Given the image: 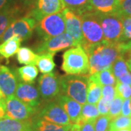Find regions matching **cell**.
Listing matches in <instances>:
<instances>
[{
  "mask_svg": "<svg viewBox=\"0 0 131 131\" xmlns=\"http://www.w3.org/2000/svg\"><path fill=\"white\" fill-rule=\"evenodd\" d=\"M21 42L22 41L17 37H13L0 43V56L6 59H9L15 56L20 49Z\"/></svg>",
  "mask_w": 131,
  "mask_h": 131,
  "instance_id": "obj_20",
  "label": "cell"
},
{
  "mask_svg": "<svg viewBox=\"0 0 131 131\" xmlns=\"http://www.w3.org/2000/svg\"><path fill=\"white\" fill-rule=\"evenodd\" d=\"M82 31L83 40L81 47L83 49L102 42L104 40L103 33L98 20L96 12H90L81 15Z\"/></svg>",
  "mask_w": 131,
  "mask_h": 131,
  "instance_id": "obj_4",
  "label": "cell"
},
{
  "mask_svg": "<svg viewBox=\"0 0 131 131\" xmlns=\"http://www.w3.org/2000/svg\"><path fill=\"white\" fill-rule=\"evenodd\" d=\"M5 98L3 97L2 94V93L0 92V105H5Z\"/></svg>",
  "mask_w": 131,
  "mask_h": 131,
  "instance_id": "obj_45",
  "label": "cell"
},
{
  "mask_svg": "<svg viewBox=\"0 0 131 131\" xmlns=\"http://www.w3.org/2000/svg\"><path fill=\"white\" fill-rule=\"evenodd\" d=\"M62 13L65 21L66 33L72 38L74 42L75 47L81 46L83 37L82 31V20L80 16L66 8L62 10Z\"/></svg>",
  "mask_w": 131,
  "mask_h": 131,
  "instance_id": "obj_11",
  "label": "cell"
},
{
  "mask_svg": "<svg viewBox=\"0 0 131 131\" xmlns=\"http://www.w3.org/2000/svg\"><path fill=\"white\" fill-rule=\"evenodd\" d=\"M120 56L125 60L127 66L131 71V41L120 42Z\"/></svg>",
  "mask_w": 131,
  "mask_h": 131,
  "instance_id": "obj_34",
  "label": "cell"
},
{
  "mask_svg": "<svg viewBox=\"0 0 131 131\" xmlns=\"http://www.w3.org/2000/svg\"><path fill=\"white\" fill-rule=\"evenodd\" d=\"M122 37L121 42H126L131 41V16H124L122 15Z\"/></svg>",
  "mask_w": 131,
  "mask_h": 131,
  "instance_id": "obj_33",
  "label": "cell"
},
{
  "mask_svg": "<svg viewBox=\"0 0 131 131\" xmlns=\"http://www.w3.org/2000/svg\"><path fill=\"white\" fill-rule=\"evenodd\" d=\"M20 13V8L18 6H8L5 9L0 11V38L2 37L11 24L18 19Z\"/></svg>",
  "mask_w": 131,
  "mask_h": 131,
  "instance_id": "obj_19",
  "label": "cell"
},
{
  "mask_svg": "<svg viewBox=\"0 0 131 131\" xmlns=\"http://www.w3.org/2000/svg\"><path fill=\"white\" fill-rule=\"evenodd\" d=\"M20 1L26 7L34 6L35 4V2H36V0H20Z\"/></svg>",
  "mask_w": 131,
  "mask_h": 131,
  "instance_id": "obj_42",
  "label": "cell"
},
{
  "mask_svg": "<svg viewBox=\"0 0 131 131\" xmlns=\"http://www.w3.org/2000/svg\"><path fill=\"white\" fill-rule=\"evenodd\" d=\"M93 122L94 121H84L79 119V120L74 125L80 131H95Z\"/></svg>",
  "mask_w": 131,
  "mask_h": 131,
  "instance_id": "obj_38",
  "label": "cell"
},
{
  "mask_svg": "<svg viewBox=\"0 0 131 131\" xmlns=\"http://www.w3.org/2000/svg\"><path fill=\"white\" fill-rule=\"evenodd\" d=\"M9 0H0V11L8 7Z\"/></svg>",
  "mask_w": 131,
  "mask_h": 131,
  "instance_id": "obj_43",
  "label": "cell"
},
{
  "mask_svg": "<svg viewBox=\"0 0 131 131\" xmlns=\"http://www.w3.org/2000/svg\"><path fill=\"white\" fill-rule=\"evenodd\" d=\"M121 115L125 117H131V98L125 99L123 101Z\"/></svg>",
  "mask_w": 131,
  "mask_h": 131,
  "instance_id": "obj_40",
  "label": "cell"
},
{
  "mask_svg": "<svg viewBox=\"0 0 131 131\" xmlns=\"http://www.w3.org/2000/svg\"><path fill=\"white\" fill-rule=\"evenodd\" d=\"M18 78L14 72L5 66L0 65V92L5 99L15 95Z\"/></svg>",
  "mask_w": 131,
  "mask_h": 131,
  "instance_id": "obj_15",
  "label": "cell"
},
{
  "mask_svg": "<svg viewBox=\"0 0 131 131\" xmlns=\"http://www.w3.org/2000/svg\"><path fill=\"white\" fill-rule=\"evenodd\" d=\"M62 70L67 75H84L89 72V58L81 46L71 48L63 56Z\"/></svg>",
  "mask_w": 131,
  "mask_h": 131,
  "instance_id": "obj_3",
  "label": "cell"
},
{
  "mask_svg": "<svg viewBox=\"0 0 131 131\" xmlns=\"http://www.w3.org/2000/svg\"><path fill=\"white\" fill-rule=\"evenodd\" d=\"M84 50L89 58V76L111 68L121 53L120 42L111 43L105 40Z\"/></svg>",
  "mask_w": 131,
  "mask_h": 131,
  "instance_id": "obj_1",
  "label": "cell"
},
{
  "mask_svg": "<svg viewBox=\"0 0 131 131\" xmlns=\"http://www.w3.org/2000/svg\"><path fill=\"white\" fill-rule=\"evenodd\" d=\"M5 117L17 119L28 120L36 112V108L19 100L15 95L5 99Z\"/></svg>",
  "mask_w": 131,
  "mask_h": 131,
  "instance_id": "obj_8",
  "label": "cell"
},
{
  "mask_svg": "<svg viewBox=\"0 0 131 131\" xmlns=\"http://www.w3.org/2000/svg\"><path fill=\"white\" fill-rule=\"evenodd\" d=\"M15 96L35 108H37L40 103L39 92L32 84L22 82H18L15 93Z\"/></svg>",
  "mask_w": 131,
  "mask_h": 131,
  "instance_id": "obj_14",
  "label": "cell"
},
{
  "mask_svg": "<svg viewBox=\"0 0 131 131\" xmlns=\"http://www.w3.org/2000/svg\"><path fill=\"white\" fill-rule=\"evenodd\" d=\"M38 74L39 71L35 65H26L18 69V74L20 80L28 84H32Z\"/></svg>",
  "mask_w": 131,
  "mask_h": 131,
  "instance_id": "obj_26",
  "label": "cell"
},
{
  "mask_svg": "<svg viewBox=\"0 0 131 131\" xmlns=\"http://www.w3.org/2000/svg\"><path fill=\"white\" fill-rule=\"evenodd\" d=\"M71 131H80V130L77 129V126L75 125L74 124H73V126H72V128H71Z\"/></svg>",
  "mask_w": 131,
  "mask_h": 131,
  "instance_id": "obj_47",
  "label": "cell"
},
{
  "mask_svg": "<svg viewBox=\"0 0 131 131\" xmlns=\"http://www.w3.org/2000/svg\"><path fill=\"white\" fill-rule=\"evenodd\" d=\"M61 92L81 105L87 103L89 75H66L60 77Z\"/></svg>",
  "mask_w": 131,
  "mask_h": 131,
  "instance_id": "obj_2",
  "label": "cell"
},
{
  "mask_svg": "<svg viewBox=\"0 0 131 131\" xmlns=\"http://www.w3.org/2000/svg\"><path fill=\"white\" fill-rule=\"evenodd\" d=\"M63 9L61 0H36L34 8L27 16L34 18L38 22L45 16L60 13Z\"/></svg>",
  "mask_w": 131,
  "mask_h": 131,
  "instance_id": "obj_12",
  "label": "cell"
},
{
  "mask_svg": "<svg viewBox=\"0 0 131 131\" xmlns=\"http://www.w3.org/2000/svg\"><path fill=\"white\" fill-rule=\"evenodd\" d=\"M117 95L121 97L123 100L131 98V86L128 84L117 82L115 85Z\"/></svg>",
  "mask_w": 131,
  "mask_h": 131,
  "instance_id": "obj_35",
  "label": "cell"
},
{
  "mask_svg": "<svg viewBox=\"0 0 131 131\" xmlns=\"http://www.w3.org/2000/svg\"><path fill=\"white\" fill-rule=\"evenodd\" d=\"M37 20L29 16H25L16 19L0 38V43L5 42L13 37H17L21 41L31 37L34 28L37 26Z\"/></svg>",
  "mask_w": 131,
  "mask_h": 131,
  "instance_id": "obj_7",
  "label": "cell"
},
{
  "mask_svg": "<svg viewBox=\"0 0 131 131\" xmlns=\"http://www.w3.org/2000/svg\"><path fill=\"white\" fill-rule=\"evenodd\" d=\"M117 13L124 16H131V0H120Z\"/></svg>",
  "mask_w": 131,
  "mask_h": 131,
  "instance_id": "obj_37",
  "label": "cell"
},
{
  "mask_svg": "<svg viewBox=\"0 0 131 131\" xmlns=\"http://www.w3.org/2000/svg\"><path fill=\"white\" fill-rule=\"evenodd\" d=\"M65 21L62 12L49 15L38 21L36 30L45 39L61 35L65 31Z\"/></svg>",
  "mask_w": 131,
  "mask_h": 131,
  "instance_id": "obj_6",
  "label": "cell"
},
{
  "mask_svg": "<svg viewBox=\"0 0 131 131\" xmlns=\"http://www.w3.org/2000/svg\"><path fill=\"white\" fill-rule=\"evenodd\" d=\"M109 131H131V127L125 128V129H120V130H110Z\"/></svg>",
  "mask_w": 131,
  "mask_h": 131,
  "instance_id": "obj_46",
  "label": "cell"
},
{
  "mask_svg": "<svg viewBox=\"0 0 131 131\" xmlns=\"http://www.w3.org/2000/svg\"><path fill=\"white\" fill-rule=\"evenodd\" d=\"M39 119L60 125H73L63 108L58 103L47 104L39 114Z\"/></svg>",
  "mask_w": 131,
  "mask_h": 131,
  "instance_id": "obj_13",
  "label": "cell"
},
{
  "mask_svg": "<svg viewBox=\"0 0 131 131\" xmlns=\"http://www.w3.org/2000/svg\"><path fill=\"white\" fill-rule=\"evenodd\" d=\"M100 116L96 105L90 103H84L82 106L81 117L80 119L84 121H95Z\"/></svg>",
  "mask_w": 131,
  "mask_h": 131,
  "instance_id": "obj_28",
  "label": "cell"
},
{
  "mask_svg": "<svg viewBox=\"0 0 131 131\" xmlns=\"http://www.w3.org/2000/svg\"><path fill=\"white\" fill-rule=\"evenodd\" d=\"M75 46L74 42L69 34L63 33L56 37L45 39L37 48L36 52L38 54L42 53H56L70 47Z\"/></svg>",
  "mask_w": 131,
  "mask_h": 131,
  "instance_id": "obj_10",
  "label": "cell"
},
{
  "mask_svg": "<svg viewBox=\"0 0 131 131\" xmlns=\"http://www.w3.org/2000/svg\"><path fill=\"white\" fill-rule=\"evenodd\" d=\"M117 82L122 83V84H128L131 86V71H128L127 73L122 75V77H120L119 78H118L117 80Z\"/></svg>",
  "mask_w": 131,
  "mask_h": 131,
  "instance_id": "obj_41",
  "label": "cell"
},
{
  "mask_svg": "<svg viewBox=\"0 0 131 131\" xmlns=\"http://www.w3.org/2000/svg\"><path fill=\"white\" fill-rule=\"evenodd\" d=\"M123 99L121 97L116 95V97L111 101L109 105V111H108V116L112 120L114 118L121 115V110H122Z\"/></svg>",
  "mask_w": 131,
  "mask_h": 131,
  "instance_id": "obj_31",
  "label": "cell"
},
{
  "mask_svg": "<svg viewBox=\"0 0 131 131\" xmlns=\"http://www.w3.org/2000/svg\"><path fill=\"white\" fill-rule=\"evenodd\" d=\"M97 17L103 30L104 40L111 43L121 42L123 32L121 15L97 13Z\"/></svg>",
  "mask_w": 131,
  "mask_h": 131,
  "instance_id": "obj_5",
  "label": "cell"
},
{
  "mask_svg": "<svg viewBox=\"0 0 131 131\" xmlns=\"http://www.w3.org/2000/svg\"><path fill=\"white\" fill-rule=\"evenodd\" d=\"M38 83L40 96L45 100L55 98L61 92L60 77L53 72L42 74L39 77Z\"/></svg>",
  "mask_w": 131,
  "mask_h": 131,
  "instance_id": "obj_9",
  "label": "cell"
},
{
  "mask_svg": "<svg viewBox=\"0 0 131 131\" xmlns=\"http://www.w3.org/2000/svg\"><path fill=\"white\" fill-rule=\"evenodd\" d=\"M39 55L28 47H21L17 52V60L19 63L25 65H35Z\"/></svg>",
  "mask_w": 131,
  "mask_h": 131,
  "instance_id": "obj_25",
  "label": "cell"
},
{
  "mask_svg": "<svg viewBox=\"0 0 131 131\" xmlns=\"http://www.w3.org/2000/svg\"><path fill=\"white\" fill-rule=\"evenodd\" d=\"M5 117V105H0V119Z\"/></svg>",
  "mask_w": 131,
  "mask_h": 131,
  "instance_id": "obj_44",
  "label": "cell"
},
{
  "mask_svg": "<svg viewBox=\"0 0 131 131\" xmlns=\"http://www.w3.org/2000/svg\"><path fill=\"white\" fill-rule=\"evenodd\" d=\"M111 68H112L113 74L117 80L120 77H122V75L130 71L125 61L121 56H119L117 58L115 61L113 63Z\"/></svg>",
  "mask_w": 131,
  "mask_h": 131,
  "instance_id": "obj_29",
  "label": "cell"
},
{
  "mask_svg": "<svg viewBox=\"0 0 131 131\" xmlns=\"http://www.w3.org/2000/svg\"><path fill=\"white\" fill-rule=\"evenodd\" d=\"M117 93L115 86L114 85H104L102 86V91H101V97L105 99L106 101L111 103L114 98L116 97Z\"/></svg>",
  "mask_w": 131,
  "mask_h": 131,
  "instance_id": "obj_36",
  "label": "cell"
},
{
  "mask_svg": "<svg viewBox=\"0 0 131 131\" xmlns=\"http://www.w3.org/2000/svg\"><path fill=\"white\" fill-rule=\"evenodd\" d=\"M72 126L60 125L39 119L33 124V131H71Z\"/></svg>",
  "mask_w": 131,
  "mask_h": 131,
  "instance_id": "obj_23",
  "label": "cell"
},
{
  "mask_svg": "<svg viewBox=\"0 0 131 131\" xmlns=\"http://www.w3.org/2000/svg\"><path fill=\"white\" fill-rule=\"evenodd\" d=\"M31 119L17 120L8 117L0 119V131H33Z\"/></svg>",
  "mask_w": 131,
  "mask_h": 131,
  "instance_id": "obj_17",
  "label": "cell"
},
{
  "mask_svg": "<svg viewBox=\"0 0 131 131\" xmlns=\"http://www.w3.org/2000/svg\"><path fill=\"white\" fill-rule=\"evenodd\" d=\"M90 0H61L64 9H69L73 11L78 15L90 13L89 4Z\"/></svg>",
  "mask_w": 131,
  "mask_h": 131,
  "instance_id": "obj_24",
  "label": "cell"
},
{
  "mask_svg": "<svg viewBox=\"0 0 131 131\" xmlns=\"http://www.w3.org/2000/svg\"><path fill=\"white\" fill-rule=\"evenodd\" d=\"M120 0H90L89 11L101 13H117Z\"/></svg>",
  "mask_w": 131,
  "mask_h": 131,
  "instance_id": "obj_18",
  "label": "cell"
},
{
  "mask_svg": "<svg viewBox=\"0 0 131 131\" xmlns=\"http://www.w3.org/2000/svg\"><path fill=\"white\" fill-rule=\"evenodd\" d=\"M54 53H42L39 54L38 56L36 66H37L39 71L44 74H48L52 72L56 67L54 62Z\"/></svg>",
  "mask_w": 131,
  "mask_h": 131,
  "instance_id": "obj_22",
  "label": "cell"
},
{
  "mask_svg": "<svg viewBox=\"0 0 131 131\" xmlns=\"http://www.w3.org/2000/svg\"><path fill=\"white\" fill-rule=\"evenodd\" d=\"M89 79L94 82L100 84L101 86H104V85L115 86L117 84V79L113 74L112 68L100 71L94 74L90 75L89 76Z\"/></svg>",
  "mask_w": 131,
  "mask_h": 131,
  "instance_id": "obj_21",
  "label": "cell"
},
{
  "mask_svg": "<svg viewBox=\"0 0 131 131\" xmlns=\"http://www.w3.org/2000/svg\"><path fill=\"white\" fill-rule=\"evenodd\" d=\"M131 127V117L119 115L114 118L110 123V130H120Z\"/></svg>",
  "mask_w": 131,
  "mask_h": 131,
  "instance_id": "obj_30",
  "label": "cell"
},
{
  "mask_svg": "<svg viewBox=\"0 0 131 131\" xmlns=\"http://www.w3.org/2000/svg\"><path fill=\"white\" fill-rule=\"evenodd\" d=\"M57 102L63 108L72 124H75L79 120L81 117L82 105L65 95H59L57 99Z\"/></svg>",
  "mask_w": 131,
  "mask_h": 131,
  "instance_id": "obj_16",
  "label": "cell"
},
{
  "mask_svg": "<svg viewBox=\"0 0 131 131\" xmlns=\"http://www.w3.org/2000/svg\"><path fill=\"white\" fill-rule=\"evenodd\" d=\"M109 105H110L109 102L106 101L102 97L101 98V99L98 101V102L96 104V106H97L100 115H108V114Z\"/></svg>",
  "mask_w": 131,
  "mask_h": 131,
  "instance_id": "obj_39",
  "label": "cell"
},
{
  "mask_svg": "<svg viewBox=\"0 0 131 131\" xmlns=\"http://www.w3.org/2000/svg\"><path fill=\"white\" fill-rule=\"evenodd\" d=\"M102 86L94 82L89 79L88 93H87V103L96 105L98 101L101 98Z\"/></svg>",
  "mask_w": 131,
  "mask_h": 131,
  "instance_id": "obj_27",
  "label": "cell"
},
{
  "mask_svg": "<svg viewBox=\"0 0 131 131\" xmlns=\"http://www.w3.org/2000/svg\"><path fill=\"white\" fill-rule=\"evenodd\" d=\"M111 121L108 115H100L93 122L95 131H109Z\"/></svg>",
  "mask_w": 131,
  "mask_h": 131,
  "instance_id": "obj_32",
  "label": "cell"
}]
</instances>
